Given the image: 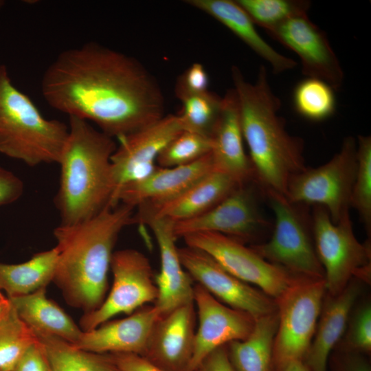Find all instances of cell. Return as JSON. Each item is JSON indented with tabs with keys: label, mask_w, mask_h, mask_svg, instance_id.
<instances>
[{
	"label": "cell",
	"mask_w": 371,
	"mask_h": 371,
	"mask_svg": "<svg viewBox=\"0 0 371 371\" xmlns=\"http://www.w3.org/2000/svg\"><path fill=\"white\" fill-rule=\"evenodd\" d=\"M41 92L52 108L91 121L113 138L164 116L154 76L136 58L95 42L60 53L43 74Z\"/></svg>",
	"instance_id": "obj_1"
},
{
	"label": "cell",
	"mask_w": 371,
	"mask_h": 371,
	"mask_svg": "<svg viewBox=\"0 0 371 371\" xmlns=\"http://www.w3.org/2000/svg\"><path fill=\"white\" fill-rule=\"evenodd\" d=\"M231 74L254 183L262 195L273 192L286 196L291 177L306 168L304 141L288 133L284 120L278 114L281 102L271 88L264 65L253 84L236 66H232Z\"/></svg>",
	"instance_id": "obj_2"
},
{
	"label": "cell",
	"mask_w": 371,
	"mask_h": 371,
	"mask_svg": "<svg viewBox=\"0 0 371 371\" xmlns=\"http://www.w3.org/2000/svg\"><path fill=\"white\" fill-rule=\"evenodd\" d=\"M134 208L120 203L87 221L54 229L58 258L52 282L68 305L84 313L101 306L113 248L123 228L133 223Z\"/></svg>",
	"instance_id": "obj_3"
},
{
	"label": "cell",
	"mask_w": 371,
	"mask_h": 371,
	"mask_svg": "<svg viewBox=\"0 0 371 371\" xmlns=\"http://www.w3.org/2000/svg\"><path fill=\"white\" fill-rule=\"evenodd\" d=\"M69 133L58 164L59 188L54 203L60 225L90 219L111 207L113 184L111 157L113 138L85 120L69 117Z\"/></svg>",
	"instance_id": "obj_4"
},
{
	"label": "cell",
	"mask_w": 371,
	"mask_h": 371,
	"mask_svg": "<svg viewBox=\"0 0 371 371\" xmlns=\"http://www.w3.org/2000/svg\"><path fill=\"white\" fill-rule=\"evenodd\" d=\"M69 127L45 118L0 65V153L29 166L57 163Z\"/></svg>",
	"instance_id": "obj_5"
},
{
	"label": "cell",
	"mask_w": 371,
	"mask_h": 371,
	"mask_svg": "<svg viewBox=\"0 0 371 371\" xmlns=\"http://www.w3.org/2000/svg\"><path fill=\"white\" fill-rule=\"evenodd\" d=\"M263 196L274 216L272 234L268 241L250 247L264 259L295 275L324 279L315 248L309 206L293 203L273 192Z\"/></svg>",
	"instance_id": "obj_6"
},
{
	"label": "cell",
	"mask_w": 371,
	"mask_h": 371,
	"mask_svg": "<svg viewBox=\"0 0 371 371\" xmlns=\"http://www.w3.org/2000/svg\"><path fill=\"white\" fill-rule=\"evenodd\" d=\"M326 293L324 279L299 277L275 300L278 325L273 341L272 371H284L289 365L304 361Z\"/></svg>",
	"instance_id": "obj_7"
},
{
	"label": "cell",
	"mask_w": 371,
	"mask_h": 371,
	"mask_svg": "<svg viewBox=\"0 0 371 371\" xmlns=\"http://www.w3.org/2000/svg\"><path fill=\"white\" fill-rule=\"evenodd\" d=\"M314 245L324 271L326 292H341L352 278L370 282V242L356 238L349 212L334 223L322 206L314 205L311 212Z\"/></svg>",
	"instance_id": "obj_8"
},
{
	"label": "cell",
	"mask_w": 371,
	"mask_h": 371,
	"mask_svg": "<svg viewBox=\"0 0 371 371\" xmlns=\"http://www.w3.org/2000/svg\"><path fill=\"white\" fill-rule=\"evenodd\" d=\"M357 165V141L348 136L328 162L293 175L286 197L293 203L324 207L336 223L349 212Z\"/></svg>",
	"instance_id": "obj_9"
},
{
	"label": "cell",
	"mask_w": 371,
	"mask_h": 371,
	"mask_svg": "<svg viewBox=\"0 0 371 371\" xmlns=\"http://www.w3.org/2000/svg\"><path fill=\"white\" fill-rule=\"evenodd\" d=\"M111 269V289L98 308L81 316L79 326L82 331L92 330L117 315L131 314L157 299L150 261L141 251L133 249L114 251Z\"/></svg>",
	"instance_id": "obj_10"
},
{
	"label": "cell",
	"mask_w": 371,
	"mask_h": 371,
	"mask_svg": "<svg viewBox=\"0 0 371 371\" xmlns=\"http://www.w3.org/2000/svg\"><path fill=\"white\" fill-rule=\"evenodd\" d=\"M183 238L186 246L207 253L231 274L258 286L274 300L300 277L264 259L243 243L224 234L198 232Z\"/></svg>",
	"instance_id": "obj_11"
},
{
	"label": "cell",
	"mask_w": 371,
	"mask_h": 371,
	"mask_svg": "<svg viewBox=\"0 0 371 371\" xmlns=\"http://www.w3.org/2000/svg\"><path fill=\"white\" fill-rule=\"evenodd\" d=\"M237 187L221 202L193 218L175 222L177 238L198 232H214L242 243L265 234L272 224L260 212L255 188Z\"/></svg>",
	"instance_id": "obj_12"
},
{
	"label": "cell",
	"mask_w": 371,
	"mask_h": 371,
	"mask_svg": "<svg viewBox=\"0 0 371 371\" xmlns=\"http://www.w3.org/2000/svg\"><path fill=\"white\" fill-rule=\"evenodd\" d=\"M178 252L192 279L219 301L256 319L277 311L274 299L231 274L207 253L188 246Z\"/></svg>",
	"instance_id": "obj_13"
},
{
	"label": "cell",
	"mask_w": 371,
	"mask_h": 371,
	"mask_svg": "<svg viewBox=\"0 0 371 371\" xmlns=\"http://www.w3.org/2000/svg\"><path fill=\"white\" fill-rule=\"evenodd\" d=\"M183 131L177 115H164L159 120L117 139L111 157L113 198L126 183L150 172L165 146Z\"/></svg>",
	"instance_id": "obj_14"
},
{
	"label": "cell",
	"mask_w": 371,
	"mask_h": 371,
	"mask_svg": "<svg viewBox=\"0 0 371 371\" xmlns=\"http://www.w3.org/2000/svg\"><path fill=\"white\" fill-rule=\"evenodd\" d=\"M300 58L302 71L321 80L335 91L343 85L344 74L325 32L307 14L296 16L266 31Z\"/></svg>",
	"instance_id": "obj_15"
},
{
	"label": "cell",
	"mask_w": 371,
	"mask_h": 371,
	"mask_svg": "<svg viewBox=\"0 0 371 371\" xmlns=\"http://www.w3.org/2000/svg\"><path fill=\"white\" fill-rule=\"evenodd\" d=\"M194 303L199 326L189 371H196L214 350L231 341L247 338L256 322L251 315L225 305L198 284L194 286Z\"/></svg>",
	"instance_id": "obj_16"
},
{
	"label": "cell",
	"mask_w": 371,
	"mask_h": 371,
	"mask_svg": "<svg viewBox=\"0 0 371 371\" xmlns=\"http://www.w3.org/2000/svg\"><path fill=\"white\" fill-rule=\"evenodd\" d=\"M196 318L194 302L161 316L141 356L166 371H189L194 351Z\"/></svg>",
	"instance_id": "obj_17"
},
{
	"label": "cell",
	"mask_w": 371,
	"mask_h": 371,
	"mask_svg": "<svg viewBox=\"0 0 371 371\" xmlns=\"http://www.w3.org/2000/svg\"><path fill=\"white\" fill-rule=\"evenodd\" d=\"M214 170L211 153L189 164L156 166L145 177L128 182L115 194L112 205L153 206L176 197Z\"/></svg>",
	"instance_id": "obj_18"
},
{
	"label": "cell",
	"mask_w": 371,
	"mask_h": 371,
	"mask_svg": "<svg viewBox=\"0 0 371 371\" xmlns=\"http://www.w3.org/2000/svg\"><path fill=\"white\" fill-rule=\"evenodd\" d=\"M146 223L155 236L160 254V271L155 277L158 297L155 306L161 316L175 308L194 302L193 280L183 268L176 245L174 221L150 218Z\"/></svg>",
	"instance_id": "obj_19"
},
{
	"label": "cell",
	"mask_w": 371,
	"mask_h": 371,
	"mask_svg": "<svg viewBox=\"0 0 371 371\" xmlns=\"http://www.w3.org/2000/svg\"><path fill=\"white\" fill-rule=\"evenodd\" d=\"M160 317V313L155 305L144 306L126 318L109 320L92 330L83 331L74 345L98 354L142 355L152 329Z\"/></svg>",
	"instance_id": "obj_20"
},
{
	"label": "cell",
	"mask_w": 371,
	"mask_h": 371,
	"mask_svg": "<svg viewBox=\"0 0 371 371\" xmlns=\"http://www.w3.org/2000/svg\"><path fill=\"white\" fill-rule=\"evenodd\" d=\"M211 138L214 170L227 175L240 185L254 182L252 165L244 149L238 98L234 89L222 98Z\"/></svg>",
	"instance_id": "obj_21"
},
{
	"label": "cell",
	"mask_w": 371,
	"mask_h": 371,
	"mask_svg": "<svg viewBox=\"0 0 371 371\" xmlns=\"http://www.w3.org/2000/svg\"><path fill=\"white\" fill-rule=\"evenodd\" d=\"M239 186L231 177L214 170L172 199L139 207L133 221L155 218L178 222L193 218L215 206Z\"/></svg>",
	"instance_id": "obj_22"
},
{
	"label": "cell",
	"mask_w": 371,
	"mask_h": 371,
	"mask_svg": "<svg viewBox=\"0 0 371 371\" xmlns=\"http://www.w3.org/2000/svg\"><path fill=\"white\" fill-rule=\"evenodd\" d=\"M361 282L352 278L339 294L326 293L315 333L303 361L311 371H326L328 357L342 338L361 294Z\"/></svg>",
	"instance_id": "obj_23"
},
{
	"label": "cell",
	"mask_w": 371,
	"mask_h": 371,
	"mask_svg": "<svg viewBox=\"0 0 371 371\" xmlns=\"http://www.w3.org/2000/svg\"><path fill=\"white\" fill-rule=\"evenodd\" d=\"M187 4L214 17L256 54L270 64L274 74L293 69L296 62L275 50L257 32L245 11L232 0H188Z\"/></svg>",
	"instance_id": "obj_24"
},
{
	"label": "cell",
	"mask_w": 371,
	"mask_h": 371,
	"mask_svg": "<svg viewBox=\"0 0 371 371\" xmlns=\"http://www.w3.org/2000/svg\"><path fill=\"white\" fill-rule=\"evenodd\" d=\"M9 300L35 335L54 336L74 344L83 332L59 305L47 298L46 288Z\"/></svg>",
	"instance_id": "obj_25"
},
{
	"label": "cell",
	"mask_w": 371,
	"mask_h": 371,
	"mask_svg": "<svg viewBox=\"0 0 371 371\" xmlns=\"http://www.w3.org/2000/svg\"><path fill=\"white\" fill-rule=\"evenodd\" d=\"M278 325L277 311L256 319L249 336L226 345L236 371H272L273 346Z\"/></svg>",
	"instance_id": "obj_26"
},
{
	"label": "cell",
	"mask_w": 371,
	"mask_h": 371,
	"mask_svg": "<svg viewBox=\"0 0 371 371\" xmlns=\"http://www.w3.org/2000/svg\"><path fill=\"white\" fill-rule=\"evenodd\" d=\"M57 258L54 247L35 254L22 263L0 262V291H4L8 298H13L47 288L53 281Z\"/></svg>",
	"instance_id": "obj_27"
},
{
	"label": "cell",
	"mask_w": 371,
	"mask_h": 371,
	"mask_svg": "<svg viewBox=\"0 0 371 371\" xmlns=\"http://www.w3.org/2000/svg\"><path fill=\"white\" fill-rule=\"evenodd\" d=\"M36 336L52 371H119L110 355L82 350L54 336Z\"/></svg>",
	"instance_id": "obj_28"
},
{
	"label": "cell",
	"mask_w": 371,
	"mask_h": 371,
	"mask_svg": "<svg viewBox=\"0 0 371 371\" xmlns=\"http://www.w3.org/2000/svg\"><path fill=\"white\" fill-rule=\"evenodd\" d=\"M36 341L35 333L21 319L11 304L0 317V371H12Z\"/></svg>",
	"instance_id": "obj_29"
},
{
	"label": "cell",
	"mask_w": 371,
	"mask_h": 371,
	"mask_svg": "<svg viewBox=\"0 0 371 371\" xmlns=\"http://www.w3.org/2000/svg\"><path fill=\"white\" fill-rule=\"evenodd\" d=\"M335 90L326 82L313 78L301 80L293 93L296 112L311 121H322L335 111Z\"/></svg>",
	"instance_id": "obj_30"
},
{
	"label": "cell",
	"mask_w": 371,
	"mask_h": 371,
	"mask_svg": "<svg viewBox=\"0 0 371 371\" xmlns=\"http://www.w3.org/2000/svg\"><path fill=\"white\" fill-rule=\"evenodd\" d=\"M179 100L182 108L177 115L183 131L211 137L221 111L222 98L207 91Z\"/></svg>",
	"instance_id": "obj_31"
},
{
	"label": "cell",
	"mask_w": 371,
	"mask_h": 371,
	"mask_svg": "<svg viewBox=\"0 0 371 371\" xmlns=\"http://www.w3.org/2000/svg\"><path fill=\"white\" fill-rule=\"evenodd\" d=\"M357 170L350 199V207L358 213L369 236L371 234V137L359 135L357 141Z\"/></svg>",
	"instance_id": "obj_32"
},
{
	"label": "cell",
	"mask_w": 371,
	"mask_h": 371,
	"mask_svg": "<svg viewBox=\"0 0 371 371\" xmlns=\"http://www.w3.org/2000/svg\"><path fill=\"white\" fill-rule=\"evenodd\" d=\"M254 24L266 31L296 16L307 14V0H236Z\"/></svg>",
	"instance_id": "obj_33"
},
{
	"label": "cell",
	"mask_w": 371,
	"mask_h": 371,
	"mask_svg": "<svg viewBox=\"0 0 371 371\" xmlns=\"http://www.w3.org/2000/svg\"><path fill=\"white\" fill-rule=\"evenodd\" d=\"M212 147L211 137L183 131L165 146L157 162L163 168L189 164L210 153Z\"/></svg>",
	"instance_id": "obj_34"
},
{
	"label": "cell",
	"mask_w": 371,
	"mask_h": 371,
	"mask_svg": "<svg viewBox=\"0 0 371 371\" xmlns=\"http://www.w3.org/2000/svg\"><path fill=\"white\" fill-rule=\"evenodd\" d=\"M334 349L370 355L371 306L370 302H366L356 308L352 315L350 313L346 331Z\"/></svg>",
	"instance_id": "obj_35"
},
{
	"label": "cell",
	"mask_w": 371,
	"mask_h": 371,
	"mask_svg": "<svg viewBox=\"0 0 371 371\" xmlns=\"http://www.w3.org/2000/svg\"><path fill=\"white\" fill-rule=\"evenodd\" d=\"M209 87V77L203 65L194 63L178 78L175 93L179 100L188 95L205 93Z\"/></svg>",
	"instance_id": "obj_36"
},
{
	"label": "cell",
	"mask_w": 371,
	"mask_h": 371,
	"mask_svg": "<svg viewBox=\"0 0 371 371\" xmlns=\"http://www.w3.org/2000/svg\"><path fill=\"white\" fill-rule=\"evenodd\" d=\"M327 365L331 371H371L369 355L350 350L334 349Z\"/></svg>",
	"instance_id": "obj_37"
},
{
	"label": "cell",
	"mask_w": 371,
	"mask_h": 371,
	"mask_svg": "<svg viewBox=\"0 0 371 371\" xmlns=\"http://www.w3.org/2000/svg\"><path fill=\"white\" fill-rule=\"evenodd\" d=\"M12 371H52L45 351L38 339L27 348Z\"/></svg>",
	"instance_id": "obj_38"
},
{
	"label": "cell",
	"mask_w": 371,
	"mask_h": 371,
	"mask_svg": "<svg viewBox=\"0 0 371 371\" xmlns=\"http://www.w3.org/2000/svg\"><path fill=\"white\" fill-rule=\"evenodd\" d=\"M23 191L24 185L21 179L0 166V206L15 202Z\"/></svg>",
	"instance_id": "obj_39"
},
{
	"label": "cell",
	"mask_w": 371,
	"mask_h": 371,
	"mask_svg": "<svg viewBox=\"0 0 371 371\" xmlns=\"http://www.w3.org/2000/svg\"><path fill=\"white\" fill-rule=\"evenodd\" d=\"M110 357L119 371H166L139 355L111 353Z\"/></svg>",
	"instance_id": "obj_40"
},
{
	"label": "cell",
	"mask_w": 371,
	"mask_h": 371,
	"mask_svg": "<svg viewBox=\"0 0 371 371\" xmlns=\"http://www.w3.org/2000/svg\"><path fill=\"white\" fill-rule=\"evenodd\" d=\"M196 371H236L229 359L226 346H221L201 362Z\"/></svg>",
	"instance_id": "obj_41"
},
{
	"label": "cell",
	"mask_w": 371,
	"mask_h": 371,
	"mask_svg": "<svg viewBox=\"0 0 371 371\" xmlns=\"http://www.w3.org/2000/svg\"><path fill=\"white\" fill-rule=\"evenodd\" d=\"M284 371H311L303 362L298 361L289 365Z\"/></svg>",
	"instance_id": "obj_42"
},
{
	"label": "cell",
	"mask_w": 371,
	"mask_h": 371,
	"mask_svg": "<svg viewBox=\"0 0 371 371\" xmlns=\"http://www.w3.org/2000/svg\"><path fill=\"white\" fill-rule=\"evenodd\" d=\"M10 305L11 303L9 298L5 302L0 304V317L6 312Z\"/></svg>",
	"instance_id": "obj_43"
},
{
	"label": "cell",
	"mask_w": 371,
	"mask_h": 371,
	"mask_svg": "<svg viewBox=\"0 0 371 371\" xmlns=\"http://www.w3.org/2000/svg\"><path fill=\"white\" fill-rule=\"evenodd\" d=\"M8 300V297L7 296H5V295L2 293V291H0V304L5 302L7 301Z\"/></svg>",
	"instance_id": "obj_44"
},
{
	"label": "cell",
	"mask_w": 371,
	"mask_h": 371,
	"mask_svg": "<svg viewBox=\"0 0 371 371\" xmlns=\"http://www.w3.org/2000/svg\"><path fill=\"white\" fill-rule=\"evenodd\" d=\"M4 4H5V1H2V0H0V10L3 6Z\"/></svg>",
	"instance_id": "obj_45"
}]
</instances>
